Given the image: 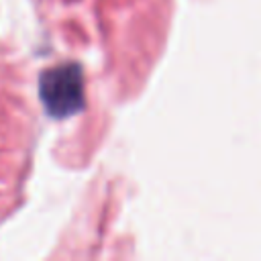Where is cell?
Segmentation results:
<instances>
[{
	"label": "cell",
	"instance_id": "cell-1",
	"mask_svg": "<svg viewBox=\"0 0 261 261\" xmlns=\"http://www.w3.org/2000/svg\"><path fill=\"white\" fill-rule=\"evenodd\" d=\"M39 94L53 118H65L84 108V75L77 63H63L41 75Z\"/></svg>",
	"mask_w": 261,
	"mask_h": 261
}]
</instances>
